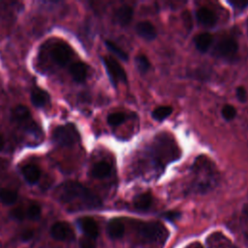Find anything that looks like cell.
<instances>
[{
  "mask_svg": "<svg viewBox=\"0 0 248 248\" xmlns=\"http://www.w3.org/2000/svg\"><path fill=\"white\" fill-rule=\"evenodd\" d=\"M135 62H136V66H137L138 70L142 74L146 73L150 68V62L144 54H139L136 57Z\"/></svg>",
  "mask_w": 248,
  "mask_h": 248,
  "instance_id": "cell-22",
  "label": "cell"
},
{
  "mask_svg": "<svg viewBox=\"0 0 248 248\" xmlns=\"http://www.w3.org/2000/svg\"><path fill=\"white\" fill-rule=\"evenodd\" d=\"M111 171L110 165L105 161L96 163L91 170V174L96 178H104L108 176Z\"/></svg>",
  "mask_w": 248,
  "mask_h": 248,
  "instance_id": "cell-16",
  "label": "cell"
},
{
  "mask_svg": "<svg viewBox=\"0 0 248 248\" xmlns=\"http://www.w3.org/2000/svg\"><path fill=\"white\" fill-rule=\"evenodd\" d=\"M21 172L29 183H36L41 177V170L33 164L24 166L21 170Z\"/></svg>",
  "mask_w": 248,
  "mask_h": 248,
  "instance_id": "cell-13",
  "label": "cell"
},
{
  "mask_svg": "<svg viewBox=\"0 0 248 248\" xmlns=\"http://www.w3.org/2000/svg\"><path fill=\"white\" fill-rule=\"evenodd\" d=\"M152 203V195L150 193H142L134 200V206L140 210L147 209Z\"/></svg>",
  "mask_w": 248,
  "mask_h": 248,
  "instance_id": "cell-18",
  "label": "cell"
},
{
  "mask_svg": "<svg viewBox=\"0 0 248 248\" xmlns=\"http://www.w3.org/2000/svg\"><path fill=\"white\" fill-rule=\"evenodd\" d=\"M136 31L140 37L148 41L155 39V37L157 36V30L155 26L147 20L139 22L136 26Z\"/></svg>",
  "mask_w": 248,
  "mask_h": 248,
  "instance_id": "cell-8",
  "label": "cell"
},
{
  "mask_svg": "<svg viewBox=\"0 0 248 248\" xmlns=\"http://www.w3.org/2000/svg\"><path fill=\"white\" fill-rule=\"evenodd\" d=\"M11 215L16 220H23L26 216V210H24L21 206H18L11 211Z\"/></svg>",
  "mask_w": 248,
  "mask_h": 248,
  "instance_id": "cell-28",
  "label": "cell"
},
{
  "mask_svg": "<svg viewBox=\"0 0 248 248\" xmlns=\"http://www.w3.org/2000/svg\"><path fill=\"white\" fill-rule=\"evenodd\" d=\"M172 112V108L170 106H161L156 108L153 111H152V117L156 120H164L166 119L168 116H170Z\"/></svg>",
  "mask_w": 248,
  "mask_h": 248,
  "instance_id": "cell-21",
  "label": "cell"
},
{
  "mask_svg": "<svg viewBox=\"0 0 248 248\" xmlns=\"http://www.w3.org/2000/svg\"><path fill=\"white\" fill-rule=\"evenodd\" d=\"M222 115L223 117L226 119V120H232L235 117L236 115V110L234 108L233 106L232 105H225L223 108H222Z\"/></svg>",
  "mask_w": 248,
  "mask_h": 248,
  "instance_id": "cell-26",
  "label": "cell"
},
{
  "mask_svg": "<svg viewBox=\"0 0 248 248\" xmlns=\"http://www.w3.org/2000/svg\"><path fill=\"white\" fill-rule=\"evenodd\" d=\"M236 97L240 102H246L247 100V92L243 86H238L236 88Z\"/></svg>",
  "mask_w": 248,
  "mask_h": 248,
  "instance_id": "cell-29",
  "label": "cell"
},
{
  "mask_svg": "<svg viewBox=\"0 0 248 248\" xmlns=\"http://www.w3.org/2000/svg\"><path fill=\"white\" fill-rule=\"evenodd\" d=\"M4 145H5V140H4L3 136L0 134V151L4 148Z\"/></svg>",
  "mask_w": 248,
  "mask_h": 248,
  "instance_id": "cell-33",
  "label": "cell"
},
{
  "mask_svg": "<svg viewBox=\"0 0 248 248\" xmlns=\"http://www.w3.org/2000/svg\"><path fill=\"white\" fill-rule=\"evenodd\" d=\"M104 64L106 66L107 72L111 78L113 84H116L118 80L120 81H127V75L123 69V67L112 57H104L103 58Z\"/></svg>",
  "mask_w": 248,
  "mask_h": 248,
  "instance_id": "cell-5",
  "label": "cell"
},
{
  "mask_svg": "<svg viewBox=\"0 0 248 248\" xmlns=\"http://www.w3.org/2000/svg\"><path fill=\"white\" fill-rule=\"evenodd\" d=\"M33 235H34V232L32 230H26L25 232H22L21 239L24 241H28L33 237Z\"/></svg>",
  "mask_w": 248,
  "mask_h": 248,
  "instance_id": "cell-31",
  "label": "cell"
},
{
  "mask_svg": "<svg viewBox=\"0 0 248 248\" xmlns=\"http://www.w3.org/2000/svg\"><path fill=\"white\" fill-rule=\"evenodd\" d=\"M106 46L113 54L118 56L120 59H122V60H127L128 59V54L122 48H120L118 46H116L113 42L106 41Z\"/></svg>",
  "mask_w": 248,
  "mask_h": 248,
  "instance_id": "cell-23",
  "label": "cell"
},
{
  "mask_svg": "<svg viewBox=\"0 0 248 248\" xmlns=\"http://www.w3.org/2000/svg\"><path fill=\"white\" fill-rule=\"evenodd\" d=\"M17 200L16 191L9 188L0 189V201L5 204H13Z\"/></svg>",
  "mask_w": 248,
  "mask_h": 248,
  "instance_id": "cell-19",
  "label": "cell"
},
{
  "mask_svg": "<svg viewBox=\"0 0 248 248\" xmlns=\"http://www.w3.org/2000/svg\"><path fill=\"white\" fill-rule=\"evenodd\" d=\"M194 41H195L196 47L200 51L204 52L210 47L212 41H213V37L209 33H202V34H199L198 36H196Z\"/></svg>",
  "mask_w": 248,
  "mask_h": 248,
  "instance_id": "cell-15",
  "label": "cell"
},
{
  "mask_svg": "<svg viewBox=\"0 0 248 248\" xmlns=\"http://www.w3.org/2000/svg\"><path fill=\"white\" fill-rule=\"evenodd\" d=\"M237 49L238 45L236 41L231 37H225L221 39L215 46L216 54L227 60L234 58Z\"/></svg>",
  "mask_w": 248,
  "mask_h": 248,
  "instance_id": "cell-4",
  "label": "cell"
},
{
  "mask_svg": "<svg viewBox=\"0 0 248 248\" xmlns=\"http://www.w3.org/2000/svg\"><path fill=\"white\" fill-rule=\"evenodd\" d=\"M50 233L52 237L57 240H71L74 238L75 233L72 227L66 222H56L51 226Z\"/></svg>",
  "mask_w": 248,
  "mask_h": 248,
  "instance_id": "cell-7",
  "label": "cell"
},
{
  "mask_svg": "<svg viewBox=\"0 0 248 248\" xmlns=\"http://www.w3.org/2000/svg\"><path fill=\"white\" fill-rule=\"evenodd\" d=\"M197 19L202 25L210 27L216 23L217 17L211 10L202 7L197 11Z\"/></svg>",
  "mask_w": 248,
  "mask_h": 248,
  "instance_id": "cell-10",
  "label": "cell"
},
{
  "mask_svg": "<svg viewBox=\"0 0 248 248\" xmlns=\"http://www.w3.org/2000/svg\"><path fill=\"white\" fill-rule=\"evenodd\" d=\"M229 3H230L234 9H237V10H242V9H244V8L248 5V2H247V1H240V0L229 1Z\"/></svg>",
  "mask_w": 248,
  "mask_h": 248,
  "instance_id": "cell-30",
  "label": "cell"
},
{
  "mask_svg": "<svg viewBox=\"0 0 248 248\" xmlns=\"http://www.w3.org/2000/svg\"><path fill=\"white\" fill-rule=\"evenodd\" d=\"M41 206L37 203H31L26 209V216L30 219H38L41 215Z\"/></svg>",
  "mask_w": 248,
  "mask_h": 248,
  "instance_id": "cell-25",
  "label": "cell"
},
{
  "mask_svg": "<svg viewBox=\"0 0 248 248\" xmlns=\"http://www.w3.org/2000/svg\"><path fill=\"white\" fill-rule=\"evenodd\" d=\"M168 235V230L159 222L142 223L139 227V239L144 248H162Z\"/></svg>",
  "mask_w": 248,
  "mask_h": 248,
  "instance_id": "cell-2",
  "label": "cell"
},
{
  "mask_svg": "<svg viewBox=\"0 0 248 248\" xmlns=\"http://www.w3.org/2000/svg\"><path fill=\"white\" fill-rule=\"evenodd\" d=\"M195 248H202V246H201V245H199V244H198Z\"/></svg>",
  "mask_w": 248,
  "mask_h": 248,
  "instance_id": "cell-34",
  "label": "cell"
},
{
  "mask_svg": "<svg viewBox=\"0 0 248 248\" xmlns=\"http://www.w3.org/2000/svg\"><path fill=\"white\" fill-rule=\"evenodd\" d=\"M49 100L47 92L41 88H35L31 92V101L36 107L45 106Z\"/></svg>",
  "mask_w": 248,
  "mask_h": 248,
  "instance_id": "cell-17",
  "label": "cell"
},
{
  "mask_svg": "<svg viewBox=\"0 0 248 248\" xmlns=\"http://www.w3.org/2000/svg\"><path fill=\"white\" fill-rule=\"evenodd\" d=\"M52 138L58 145L70 146L78 140V133L73 124H67L57 127L52 133Z\"/></svg>",
  "mask_w": 248,
  "mask_h": 248,
  "instance_id": "cell-3",
  "label": "cell"
},
{
  "mask_svg": "<svg viewBox=\"0 0 248 248\" xmlns=\"http://www.w3.org/2000/svg\"><path fill=\"white\" fill-rule=\"evenodd\" d=\"M125 120V114L120 111H116L113 113H110L108 116V123L111 126H118Z\"/></svg>",
  "mask_w": 248,
  "mask_h": 248,
  "instance_id": "cell-24",
  "label": "cell"
},
{
  "mask_svg": "<svg viewBox=\"0 0 248 248\" xmlns=\"http://www.w3.org/2000/svg\"><path fill=\"white\" fill-rule=\"evenodd\" d=\"M58 200L66 204L95 208L101 205L100 198L90 189L77 181H66L56 190Z\"/></svg>",
  "mask_w": 248,
  "mask_h": 248,
  "instance_id": "cell-1",
  "label": "cell"
},
{
  "mask_svg": "<svg viewBox=\"0 0 248 248\" xmlns=\"http://www.w3.org/2000/svg\"><path fill=\"white\" fill-rule=\"evenodd\" d=\"M79 226L84 232L85 235L90 236L92 238H96L99 234V227L96 221L91 217H82L78 220Z\"/></svg>",
  "mask_w": 248,
  "mask_h": 248,
  "instance_id": "cell-9",
  "label": "cell"
},
{
  "mask_svg": "<svg viewBox=\"0 0 248 248\" xmlns=\"http://www.w3.org/2000/svg\"><path fill=\"white\" fill-rule=\"evenodd\" d=\"M125 227L119 219H112L108 224V233L111 238H120L124 234Z\"/></svg>",
  "mask_w": 248,
  "mask_h": 248,
  "instance_id": "cell-14",
  "label": "cell"
},
{
  "mask_svg": "<svg viewBox=\"0 0 248 248\" xmlns=\"http://www.w3.org/2000/svg\"><path fill=\"white\" fill-rule=\"evenodd\" d=\"M72 48L63 42L56 44L51 51L53 60L60 66L66 65L72 57Z\"/></svg>",
  "mask_w": 248,
  "mask_h": 248,
  "instance_id": "cell-6",
  "label": "cell"
},
{
  "mask_svg": "<svg viewBox=\"0 0 248 248\" xmlns=\"http://www.w3.org/2000/svg\"><path fill=\"white\" fill-rule=\"evenodd\" d=\"M73 78L78 82H83L87 77V66L82 62L73 63L70 67Z\"/></svg>",
  "mask_w": 248,
  "mask_h": 248,
  "instance_id": "cell-12",
  "label": "cell"
},
{
  "mask_svg": "<svg viewBox=\"0 0 248 248\" xmlns=\"http://www.w3.org/2000/svg\"><path fill=\"white\" fill-rule=\"evenodd\" d=\"M79 247L80 248H95V238L90 236H83L79 239Z\"/></svg>",
  "mask_w": 248,
  "mask_h": 248,
  "instance_id": "cell-27",
  "label": "cell"
},
{
  "mask_svg": "<svg viewBox=\"0 0 248 248\" xmlns=\"http://www.w3.org/2000/svg\"><path fill=\"white\" fill-rule=\"evenodd\" d=\"M183 19H184V22L185 24L188 26V28H191L192 27V24H191V17H190V15L188 13H185L183 15Z\"/></svg>",
  "mask_w": 248,
  "mask_h": 248,
  "instance_id": "cell-32",
  "label": "cell"
},
{
  "mask_svg": "<svg viewBox=\"0 0 248 248\" xmlns=\"http://www.w3.org/2000/svg\"><path fill=\"white\" fill-rule=\"evenodd\" d=\"M133 9L128 5H123L115 12V19L121 26L128 25L133 18Z\"/></svg>",
  "mask_w": 248,
  "mask_h": 248,
  "instance_id": "cell-11",
  "label": "cell"
},
{
  "mask_svg": "<svg viewBox=\"0 0 248 248\" xmlns=\"http://www.w3.org/2000/svg\"><path fill=\"white\" fill-rule=\"evenodd\" d=\"M12 116L14 119H16L17 121H24L30 117V111L25 106L19 105L13 108Z\"/></svg>",
  "mask_w": 248,
  "mask_h": 248,
  "instance_id": "cell-20",
  "label": "cell"
}]
</instances>
